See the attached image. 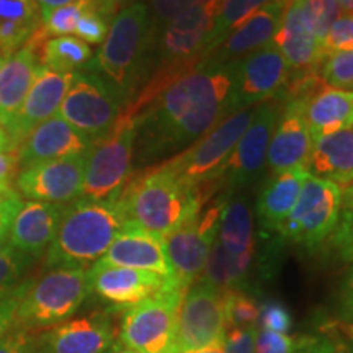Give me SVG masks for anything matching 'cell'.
<instances>
[{"label":"cell","instance_id":"obj_33","mask_svg":"<svg viewBox=\"0 0 353 353\" xmlns=\"http://www.w3.org/2000/svg\"><path fill=\"white\" fill-rule=\"evenodd\" d=\"M87 6V0H74L68 6L41 10V26L44 33L48 34V38L70 37V34H74L77 21Z\"/></svg>","mask_w":353,"mask_h":353},{"label":"cell","instance_id":"obj_6","mask_svg":"<svg viewBox=\"0 0 353 353\" xmlns=\"http://www.w3.org/2000/svg\"><path fill=\"white\" fill-rule=\"evenodd\" d=\"M187 290L175 280L156 296L125 309L120 327L121 345L134 353H180L176 312Z\"/></svg>","mask_w":353,"mask_h":353},{"label":"cell","instance_id":"obj_58","mask_svg":"<svg viewBox=\"0 0 353 353\" xmlns=\"http://www.w3.org/2000/svg\"><path fill=\"white\" fill-rule=\"evenodd\" d=\"M348 353H353V348H352V350H350V352H348Z\"/></svg>","mask_w":353,"mask_h":353},{"label":"cell","instance_id":"obj_10","mask_svg":"<svg viewBox=\"0 0 353 353\" xmlns=\"http://www.w3.org/2000/svg\"><path fill=\"white\" fill-rule=\"evenodd\" d=\"M288 82V64L273 43L234 61L228 97L229 114L275 99Z\"/></svg>","mask_w":353,"mask_h":353},{"label":"cell","instance_id":"obj_42","mask_svg":"<svg viewBox=\"0 0 353 353\" xmlns=\"http://www.w3.org/2000/svg\"><path fill=\"white\" fill-rule=\"evenodd\" d=\"M32 281L33 278H25L23 281L12 286V288L0 290V339L13 327L17 309H19V304L28 291Z\"/></svg>","mask_w":353,"mask_h":353},{"label":"cell","instance_id":"obj_22","mask_svg":"<svg viewBox=\"0 0 353 353\" xmlns=\"http://www.w3.org/2000/svg\"><path fill=\"white\" fill-rule=\"evenodd\" d=\"M100 262L176 278L167 255L165 239L128 221Z\"/></svg>","mask_w":353,"mask_h":353},{"label":"cell","instance_id":"obj_1","mask_svg":"<svg viewBox=\"0 0 353 353\" xmlns=\"http://www.w3.org/2000/svg\"><path fill=\"white\" fill-rule=\"evenodd\" d=\"M210 195L208 190L182 182L162 164L131 176L118 200L128 223L165 239L195 218Z\"/></svg>","mask_w":353,"mask_h":353},{"label":"cell","instance_id":"obj_7","mask_svg":"<svg viewBox=\"0 0 353 353\" xmlns=\"http://www.w3.org/2000/svg\"><path fill=\"white\" fill-rule=\"evenodd\" d=\"M255 108L228 114L187 151L176 154L164 165L190 187L213 190L224 164L252 121Z\"/></svg>","mask_w":353,"mask_h":353},{"label":"cell","instance_id":"obj_12","mask_svg":"<svg viewBox=\"0 0 353 353\" xmlns=\"http://www.w3.org/2000/svg\"><path fill=\"white\" fill-rule=\"evenodd\" d=\"M281 103L283 100L276 95L255 108L252 121L224 164L218 182H224L231 190H241L255 183L262 176L267 164L268 145L283 107Z\"/></svg>","mask_w":353,"mask_h":353},{"label":"cell","instance_id":"obj_23","mask_svg":"<svg viewBox=\"0 0 353 353\" xmlns=\"http://www.w3.org/2000/svg\"><path fill=\"white\" fill-rule=\"evenodd\" d=\"M64 210L65 205H56V203L23 201L13 219L8 245L15 247L17 250L34 260L44 257L54 241Z\"/></svg>","mask_w":353,"mask_h":353},{"label":"cell","instance_id":"obj_4","mask_svg":"<svg viewBox=\"0 0 353 353\" xmlns=\"http://www.w3.org/2000/svg\"><path fill=\"white\" fill-rule=\"evenodd\" d=\"M90 296L88 268L52 267L32 281L19 304L13 327L33 334L46 332L70 319Z\"/></svg>","mask_w":353,"mask_h":353},{"label":"cell","instance_id":"obj_46","mask_svg":"<svg viewBox=\"0 0 353 353\" xmlns=\"http://www.w3.org/2000/svg\"><path fill=\"white\" fill-rule=\"evenodd\" d=\"M21 203H23V200H21L19 193H13L12 196L0 201V250L7 247L8 242H10L13 219L19 213Z\"/></svg>","mask_w":353,"mask_h":353},{"label":"cell","instance_id":"obj_43","mask_svg":"<svg viewBox=\"0 0 353 353\" xmlns=\"http://www.w3.org/2000/svg\"><path fill=\"white\" fill-rule=\"evenodd\" d=\"M203 0H149V10H151L152 19V32L156 34L165 23L180 15V13L188 10Z\"/></svg>","mask_w":353,"mask_h":353},{"label":"cell","instance_id":"obj_50","mask_svg":"<svg viewBox=\"0 0 353 353\" xmlns=\"http://www.w3.org/2000/svg\"><path fill=\"white\" fill-rule=\"evenodd\" d=\"M299 353H339L335 343L330 339L312 337V341L307 343Z\"/></svg>","mask_w":353,"mask_h":353},{"label":"cell","instance_id":"obj_40","mask_svg":"<svg viewBox=\"0 0 353 353\" xmlns=\"http://www.w3.org/2000/svg\"><path fill=\"white\" fill-rule=\"evenodd\" d=\"M259 327L268 329L273 332L290 334L293 327V317H291L290 309L283 303L276 299H267V301L259 304Z\"/></svg>","mask_w":353,"mask_h":353},{"label":"cell","instance_id":"obj_16","mask_svg":"<svg viewBox=\"0 0 353 353\" xmlns=\"http://www.w3.org/2000/svg\"><path fill=\"white\" fill-rule=\"evenodd\" d=\"M175 280L152 272L108 265L100 260L88 268L90 293L123 311L156 296Z\"/></svg>","mask_w":353,"mask_h":353},{"label":"cell","instance_id":"obj_37","mask_svg":"<svg viewBox=\"0 0 353 353\" xmlns=\"http://www.w3.org/2000/svg\"><path fill=\"white\" fill-rule=\"evenodd\" d=\"M312 337L309 335H290L257 329L255 334V353H299Z\"/></svg>","mask_w":353,"mask_h":353},{"label":"cell","instance_id":"obj_52","mask_svg":"<svg viewBox=\"0 0 353 353\" xmlns=\"http://www.w3.org/2000/svg\"><path fill=\"white\" fill-rule=\"evenodd\" d=\"M13 193L17 192L15 188H13L12 182H2V180H0V201H3L8 196H12Z\"/></svg>","mask_w":353,"mask_h":353},{"label":"cell","instance_id":"obj_41","mask_svg":"<svg viewBox=\"0 0 353 353\" xmlns=\"http://www.w3.org/2000/svg\"><path fill=\"white\" fill-rule=\"evenodd\" d=\"M322 50L325 57L332 52L353 51V13H343L334 21L322 41Z\"/></svg>","mask_w":353,"mask_h":353},{"label":"cell","instance_id":"obj_29","mask_svg":"<svg viewBox=\"0 0 353 353\" xmlns=\"http://www.w3.org/2000/svg\"><path fill=\"white\" fill-rule=\"evenodd\" d=\"M41 26L37 0H0V54L3 59L23 48Z\"/></svg>","mask_w":353,"mask_h":353},{"label":"cell","instance_id":"obj_34","mask_svg":"<svg viewBox=\"0 0 353 353\" xmlns=\"http://www.w3.org/2000/svg\"><path fill=\"white\" fill-rule=\"evenodd\" d=\"M228 327L259 329L260 309L255 299L242 290H224Z\"/></svg>","mask_w":353,"mask_h":353},{"label":"cell","instance_id":"obj_9","mask_svg":"<svg viewBox=\"0 0 353 353\" xmlns=\"http://www.w3.org/2000/svg\"><path fill=\"white\" fill-rule=\"evenodd\" d=\"M341 206L342 188L339 185L307 175L280 236L306 250L319 249L337 226Z\"/></svg>","mask_w":353,"mask_h":353},{"label":"cell","instance_id":"obj_2","mask_svg":"<svg viewBox=\"0 0 353 353\" xmlns=\"http://www.w3.org/2000/svg\"><path fill=\"white\" fill-rule=\"evenodd\" d=\"M126 218L118 196L92 200L81 196L65 205L54 241L44 254V267H83L107 254Z\"/></svg>","mask_w":353,"mask_h":353},{"label":"cell","instance_id":"obj_49","mask_svg":"<svg viewBox=\"0 0 353 353\" xmlns=\"http://www.w3.org/2000/svg\"><path fill=\"white\" fill-rule=\"evenodd\" d=\"M341 314L343 319L353 322V267L345 278L341 294Z\"/></svg>","mask_w":353,"mask_h":353},{"label":"cell","instance_id":"obj_39","mask_svg":"<svg viewBox=\"0 0 353 353\" xmlns=\"http://www.w3.org/2000/svg\"><path fill=\"white\" fill-rule=\"evenodd\" d=\"M110 23H112V20H108L100 12H97L90 6H87V8L81 15V19L77 21L74 34L87 44H101L105 41V38H107Z\"/></svg>","mask_w":353,"mask_h":353},{"label":"cell","instance_id":"obj_20","mask_svg":"<svg viewBox=\"0 0 353 353\" xmlns=\"http://www.w3.org/2000/svg\"><path fill=\"white\" fill-rule=\"evenodd\" d=\"M286 6H288V0H276L270 6L260 8L259 12L245 19L241 25H237L223 39V43L214 51H211L205 59H201L200 63L228 65L273 43L278 28H280L281 19H283Z\"/></svg>","mask_w":353,"mask_h":353},{"label":"cell","instance_id":"obj_51","mask_svg":"<svg viewBox=\"0 0 353 353\" xmlns=\"http://www.w3.org/2000/svg\"><path fill=\"white\" fill-rule=\"evenodd\" d=\"M70 2H74V0H37V3L41 10H50V8L68 6V3H70Z\"/></svg>","mask_w":353,"mask_h":353},{"label":"cell","instance_id":"obj_35","mask_svg":"<svg viewBox=\"0 0 353 353\" xmlns=\"http://www.w3.org/2000/svg\"><path fill=\"white\" fill-rule=\"evenodd\" d=\"M309 28L322 43L327 37L330 26L342 15L339 0H299Z\"/></svg>","mask_w":353,"mask_h":353},{"label":"cell","instance_id":"obj_57","mask_svg":"<svg viewBox=\"0 0 353 353\" xmlns=\"http://www.w3.org/2000/svg\"><path fill=\"white\" fill-rule=\"evenodd\" d=\"M3 63H6V59H3V56L0 54V70H2V65H3Z\"/></svg>","mask_w":353,"mask_h":353},{"label":"cell","instance_id":"obj_44","mask_svg":"<svg viewBox=\"0 0 353 353\" xmlns=\"http://www.w3.org/2000/svg\"><path fill=\"white\" fill-rule=\"evenodd\" d=\"M39 334L12 327L0 339V353H38Z\"/></svg>","mask_w":353,"mask_h":353},{"label":"cell","instance_id":"obj_36","mask_svg":"<svg viewBox=\"0 0 353 353\" xmlns=\"http://www.w3.org/2000/svg\"><path fill=\"white\" fill-rule=\"evenodd\" d=\"M321 82L330 88L353 90V51L332 52L321 64Z\"/></svg>","mask_w":353,"mask_h":353},{"label":"cell","instance_id":"obj_11","mask_svg":"<svg viewBox=\"0 0 353 353\" xmlns=\"http://www.w3.org/2000/svg\"><path fill=\"white\" fill-rule=\"evenodd\" d=\"M228 330L224 290L198 280L187 290L176 312L180 353L201 350L223 342Z\"/></svg>","mask_w":353,"mask_h":353},{"label":"cell","instance_id":"obj_56","mask_svg":"<svg viewBox=\"0 0 353 353\" xmlns=\"http://www.w3.org/2000/svg\"><path fill=\"white\" fill-rule=\"evenodd\" d=\"M114 353H134V352L128 350V348H125V347H120V348H117V350H114Z\"/></svg>","mask_w":353,"mask_h":353},{"label":"cell","instance_id":"obj_31","mask_svg":"<svg viewBox=\"0 0 353 353\" xmlns=\"http://www.w3.org/2000/svg\"><path fill=\"white\" fill-rule=\"evenodd\" d=\"M273 2H276V0H221V7L218 17H216L213 32L210 34L208 44H206L200 61L205 59L211 51H214L237 25H241L245 19H249L250 15L259 12L260 8L270 6Z\"/></svg>","mask_w":353,"mask_h":353},{"label":"cell","instance_id":"obj_28","mask_svg":"<svg viewBox=\"0 0 353 353\" xmlns=\"http://www.w3.org/2000/svg\"><path fill=\"white\" fill-rule=\"evenodd\" d=\"M306 121L312 141L353 126V90L321 88L307 101Z\"/></svg>","mask_w":353,"mask_h":353},{"label":"cell","instance_id":"obj_8","mask_svg":"<svg viewBox=\"0 0 353 353\" xmlns=\"http://www.w3.org/2000/svg\"><path fill=\"white\" fill-rule=\"evenodd\" d=\"M125 105L121 94L112 82L85 69L72 74L57 114L95 143L117 125Z\"/></svg>","mask_w":353,"mask_h":353},{"label":"cell","instance_id":"obj_30","mask_svg":"<svg viewBox=\"0 0 353 353\" xmlns=\"http://www.w3.org/2000/svg\"><path fill=\"white\" fill-rule=\"evenodd\" d=\"M92 56L90 44L70 34L46 39L39 50V63L56 72L72 74L88 65Z\"/></svg>","mask_w":353,"mask_h":353},{"label":"cell","instance_id":"obj_21","mask_svg":"<svg viewBox=\"0 0 353 353\" xmlns=\"http://www.w3.org/2000/svg\"><path fill=\"white\" fill-rule=\"evenodd\" d=\"M273 44L283 54L293 79L316 74L325 59L322 43L309 28L299 0H288Z\"/></svg>","mask_w":353,"mask_h":353},{"label":"cell","instance_id":"obj_45","mask_svg":"<svg viewBox=\"0 0 353 353\" xmlns=\"http://www.w3.org/2000/svg\"><path fill=\"white\" fill-rule=\"evenodd\" d=\"M255 334L257 329L228 327L223 345L229 353H255Z\"/></svg>","mask_w":353,"mask_h":353},{"label":"cell","instance_id":"obj_26","mask_svg":"<svg viewBox=\"0 0 353 353\" xmlns=\"http://www.w3.org/2000/svg\"><path fill=\"white\" fill-rule=\"evenodd\" d=\"M39 65V48L33 43H26L3 63L0 70V125L3 130L28 95Z\"/></svg>","mask_w":353,"mask_h":353},{"label":"cell","instance_id":"obj_47","mask_svg":"<svg viewBox=\"0 0 353 353\" xmlns=\"http://www.w3.org/2000/svg\"><path fill=\"white\" fill-rule=\"evenodd\" d=\"M19 172L20 165L19 157H17V151H13V149L0 151V180H2V182H12Z\"/></svg>","mask_w":353,"mask_h":353},{"label":"cell","instance_id":"obj_13","mask_svg":"<svg viewBox=\"0 0 353 353\" xmlns=\"http://www.w3.org/2000/svg\"><path fill=\"white\" fill-rule=\"evenodd\" d=\"M221 205L223 203H214L208 210L200 211L195 218L165 237L170 265L176 280L185 288H190L205 272L211 247L218 236Z\"/></svg>","mask_w":353,"mask_h":353},{"label":"cell","instance_id":"obj_38","mask_svg":"<svg viewBox=\"0 0 353 353\" xmlns=\"http://www.w3.org/2000/svg\"><path fill=\"white\" fill-rule=\"evenodd\" d=\"M37 262L15 247L7 245L0 250V290L12 288L25 280L26 272Z\"/></svg>","mask_w":353,"mask_h":353},{"label":"cell","instance_id":"obj_27","mask_svg":"<svg viewBox=\"0 0 353 353\" xmlns=\"http://www.w3.org/2000/svg\"><path fill=\"white\" fill-rule=\"evenodd\" d=\"M216 244L232 259H255L254 218L244 195H232L221 205Z\"/></svg>","mask_w":353,"mask_h":353},{"label":"cell","instance_id":"obj_54","mask_svg":"<svg viewBox=\"0 0 353 353\" xmlns=\"http://www.w3.org/2000/svg\"><path fill=\"white\" fill-rule=\"evenodd\" d=\"M7 149H10V143H8V136L6 130L0 125V151H7Z\"/></svg>","mask_w":353,"mask_h":353},{"label":"cell","instance_id":"obj_19","mask_svg":"<svg viewBox=\"0 0 353 353\" xmlns=\"http://www.w3.org/2000/svg\"><path fill=\"white\" fill-rule=\"evenodd\" d=\"M92 145L94 141L88 139L68 121H64L59 114H56L34 128L15 151L21 170L39 162L88 156Z\"/></svg>","mask_w":353,"mask_h":353},{"label":"cell","instance_id":"obj_25","mask_svg":"<svg viewBox=\"0 0 353 353\" xmlns=\"http://www.w3.org/2000/svg\"><path fill=\"white\" fill-rule=\"evenodd\" d=\"M309 175L339 187L353 185V126L312 141L306 165Z\"/></svg>","mask_w":353,"mask_h":353},{"label":"cell","instance_id":"obj_14","mask_svg":"<svg viewBox=\"0 0 353 353\" xmlns=\"http://www.w3.org/2000/svg\"><path fill=\"white\" fill-rule=\"evenodd\" d=\"M87 156L39 162L15 176V192L33 201L69 205L82 196Z\"/></svg>","mask_w":353,"mask_h":353},{"label":"cell","instance_id":"obj_17","mask_svg":"<svg viewBox=\"0 0 353 353\" xmlns=\"http://www.w3.org/2000/svg\"><path fill=\"white\" fill-rule=\"evenodd\" d=\"M72 74L56 72V70L39 65L28 95L13 120L6 128L10 149L15 151L34 128L56 117L65 94H68Z\"/></svg>","mask_w":353,"mask_h":353},{"label":"cell","instance_id":"obj_5","mask_svg":"<svg viewBox=\"0 0 353 353\" xmlns=\"http://www.w3.org/2000/svg\"><path fill=\"white\" fill-rule=\"evenodd\" d=\"M138 139V120L130 112H123L103 138L95 141L87 156L82 196L92 200H108L120 196L132 176V154Z\"/></svg>","mask_w":353,"mask_h":353},{"label":"cell","instance_id":"obj_18","mask_svg":"<svg viewBox=\"0 0 353 353\" xmlns=\"http://www.w3.org/2000/svg\"><path fill=\"white\" fill-rule=\"evenodd\" d=\"M114 327L107 312L68 319L39 334L38 353H110Z\"/></svg>","mask_w":353,"mask_h":353},{"label":"cell","instance_id":"obj_53","mask_svg":"<svg viewBox=\"0 0 353 353\" xmlns=\"http://www.w3.org/2000/svg\"><path fill=\"white\" fill-rule=\"evenodd\" d=\"M188 353H229L226 350V347L223 345V342L214 343V345H210L206 348H201V350H195V352H188Z\"/></svg>","mask_w":353,"mask_h":353},{"label":"cell","instance_id":"obj_24","mask_svg":"<svg viewBox=\"0 0 353 353\" xmlns=\"http://www.w3.org/2000/svg\"><path fill=\"white\" fill-rule=\"evenodd\" d=\"M307 175L306 167H294L280 174H273L263 183L255 203L260 232L280 234L291 210L296 205Z\"/></svg>","mask_w":353,"mask_h":353},{"label":"cell","instance_id":"obj_3","mask_svg":"<svg viewBox=\"0 0 353 353\" xmlns=\"http://www.w3.org/2000/svg\"><path fill=\"white\" fill-rule=\"evenodd\" d=\"M152 39L151 10L136 0L113 17L107 38L87 68L112 82L125 103L131 105Z\"/></svg>","mask_w":353,"mask_h":353},{"label":"cell","instance_id":"obj_48","mask_svg":"<svg viewBox=\"0 0 353 353\" xmlns=\"http://www.w3.org/2000/svg\"><path fill=\"white\" fill-rule=\"evenodd\" d=\"M88 6L94 10L100 12L101 15L107 17L108 20H113V17L117 15L121 8L130 6V3L136 2V0H87Z\"/></svg>","mask_w":353,"mask_h":353},{"label":"cell","instance_id":"obj_15","mask_svg":"<svg viewBox=\"0 0 353 353\" xmlns=\"http://www.w3.org/2000/svg\"><path fill=\"white\" fill-rule=\"evenodd\" d=\"M281 113L268 145L267 165L272 174L306 167L312 138L306 121V105L311 97L286 92Z\"/></svg>","mask_w":353,"mask_h":353},{"label":"cell","instance_id":"obj_55","mask_svg":"<svg viewBox=\"0 0 353 353\" xmlns=\"http://www.w3.org/2000/svg\"><path fill=\"white\" fill-rule=\"evenodd\" d=\"M343 13H353V0H339Z\"/></svg>","mask_w":353,"mask_h":353},{"label":"cell","instance_id":"obj_32","mask_svg":"<svg viewBox=\"0 0 353 353\" xmlns=\"http://www.w3.org/2000/svg\"><path fill=\"white\" fill-rule=\"evenodd\" d=\"M329 241L335 255L342 262L353 263V185L342 192L341 214Z\"/></svg>","mask_w":353,"mask_h":353}]
</instances>
